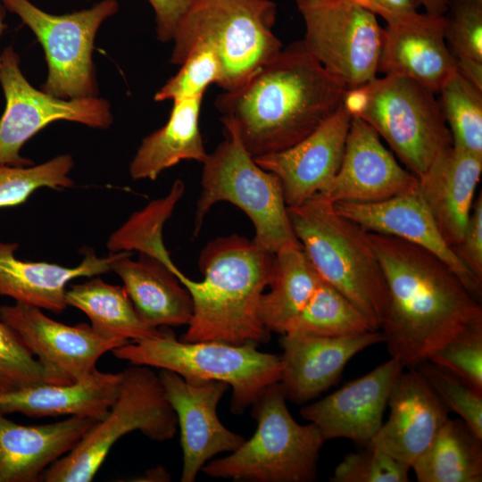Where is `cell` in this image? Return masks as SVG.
Wrapping results in <instances>:
<instances>
[{
  "instance_id": "cell-23",
  "label": "cell",
  "mask_w": 482,
  "mask_h": 482,
  "mask_svg": "<svg viewBox=\"0 0 482 482\" xmlns=\"http://www.w3.org/2000/svg\"><path fill=\"white\" fill-rule=\"evenodd\" d=\"M482 173V156L453 145L418 177L417 191L450 247L461 241Z\"/></svg>"
},
{
  "instance_id": "cell-13",
  "label": "cell",
  "mask_w": 482,
  "mask_h": 482,
  "mask_svg": "<svg viewBox=\"0 0 482 482\" xmlns=\"http://www.w3.org/2000/svg\"><path fill=\"white\" fill-rule=\"evenodd\" d=\"M0 85L5 98L0 118V165H31L29 159L21 155V149L53 121L64 120L96 129H106L112 122L105 99H62L35 88L23 75L19 54L10 46L2 51Z\"/></svg>"
},
{
  "instance_id": "cell-1",
  "label": "cell",
  "mask_w": 482,
  "mask_h": 482,
  "mask_svg": "<svg viewBox=\"0 0 482 482\" xmlns=\"http://www.w3.org/2000/svg\"><path fill=\"white\" fill-rule=\"evenodd\" d=\"M370 233L388 291L379 329L391 357L405 368L482 322V307L435 254L400 238Z\"/></svg>"
},
{
  "instance_id": "cell-41",
  "label": "cell",
  "mask_w": 482,
  "mask_h": 482,
  "mask_svg": "<svg viewBox=\"0 0 482 482\" xmlns=\"http://www.w3.org/2000/svg\"><path fill=\"white\" fill-rule=\"evenodd\" d=\"M346 454L336 467L331 482H408L411 467L370 445Z\"/></svg>"
},
{
  "instance_id": "cell-10",
  "label": "cell",
  "mask_w": 482,
  "mask_h": 482,
  "mask_svg": "<svg viewBox=\"0 0 482 482\" xmlns=\"http://www.w3.org/2000/svg\"><path fill=\"white\" fill-rule=\"evenodd\" d=\"M121 374L119 396L106 416L96 421L69 453L49 466L40 481H91L112 445L131 431L138 430L156 442L174 437L178 419L159 375L151 367L135 364Z\"/></svg>"
},
{
  "instance_id": "cell-45",
  "label": "cell",
  "mask_w": 482,
  "mask_h": 482,
  "mask_svg": "<svg viewBox=\"0 0 482 482\" xmlns=\"http://www.w3.org/2000/svg\"><path fill=\"white\" fill-rule=\"evenodd\" d=\"M456 69L469 82L482 89V62L456 59Z\"/></svg>"
},
{
  "instance_id": "cell-7",
  "label": "cell",
  "mask_w": 482,
  "mask_h": 482,
  "mask_svg": "<svg viewBox=\"0 0 482 482\" xmlns=\"http://www.w3.org/2000/svg\"><path fill=\"white\" fill-rule=\"evenodd\" d=\"M436 93L403 77L377 76L347 89L344 105L369 124L417 178L452 145Z\"/></svg>"
},
{
  "instance_id": "cell-26",
  "label": "cell",
  "mask_w": 482,
  "mask_h": 482,
  "mask_svg": "<svg viewBox=\"0 0 482 482\" xmlns=\"http://www.w3.org/2000/svg\"><path fill=\"white\" fill-rule=\"evenodd\" d=\"M121 372L94 370L85 378L68 384H37L0 395L4 414L18 412L29 417L69 416L104 419L116 402Z\"/></svg>"
},
{
  "instance_id": "cell-46",
  "label": "cell",
  "mask_w": 482,
  "mask_h": 482,
  "mask_svg": "<svg viewBox=\"0 0 482 482\" xmlns=\"http://www.w3.org/2000/svg\"><path fill=\"white\" fill-rule=\"evenodd\" d=\"M451 0H420V5L426 12L435 15H443L450 4Z\"/></svg>"
},
{
  "instance_id": "cell-33",
  "label": "cell",
  "mask_w": 482,
  "mask_h": 482,
  "mask_svg": "<svg viewBox=\"0 0 482 482\" xmlns=\"http://www.w3.org/2000/svg\"><path fill=\"white\" fill-rule=\"evenodd\" d=\"M372 330L376 329L359 309L322 281L285 334L345 337Z\"/></svg>"
},
{
  "instance_id": "cell-37",
  "label": "cell",
  "mask_w": 482,
  "mask_h": 482,
  "mask_svg": "<svg viewBox=\"0 0 482 482\" xmlns=\"http://www.w3.org/2000/svg\"><path fill=\"white\" fill-rule=\"evenodd\" d=\"M172 76L154 95L157 102L204 97L212 84L220 87L222 66L216 53L207 46H195Z\"/></svg>"
},
{
  "instance_id": "cell-42",
  "label": "cell",
  "mask_w": 482,
  "mask_h": 482,
  "mask_svg": "<svg viewBox=\"0 0 482 482\" xmlns=\"http://www.w3.org/2000/svg\"><path fill=\"white\" fill-rule=\"evenodd\" d=\"M453 250L468 269L482 280V194L474 200L462 237Z\"/></svg>"
},
{
  "instance_id": "cell-43",
  "label": "cell",
  "mask_w": 482,
  "mask_h": 482,
  "mask_svg": "<svg viewBox=\"0 0 482 482\" xmlns=\"http://www.w3.org/2000/svg\"><path fill=\"white\" fill-rule=\"evenodd\" d=\"M200 0H148L154 9L157 38L172 41L179 27Z\"/></svg>"
},
{
  "instance_id": "cell-40",
  "label": "cell",
  "mask_w": 482,
  "mask_h": 482,
  "mask_svg": "<svg viewBox=\"0 0 482 482\" xmlns=\"http://www.w3.org/2000/svg\"><path fill=\"white\" fill-rule=\"evenodd\" d=\"M428 361L482 392V322L454 337L436 350Z\"/></svg>"
},
{
  "instance_id": "cell-14",
  "label": "cell",
  "mask_w": 482,
  "mask_h": 482,
  "mask_svg": "<svg viewBox=\"0 0 482 482\" xmlns=\"http://www.w3.org/2000/svg\"><path fill=\"white\" fill-rule=\"evenodd\" d=\"M158 375L180 429V480L194 482L209 460L236 451L245 440L227 428L217 415V405L229 386L218 380H186L168 370H161Z\"/></svg>"
},
{
  "instance_id": "cell-16",
  "label": "cell",
  "mask_w": 482,
  "mask_h": 482,
  "mask_svg": "<svg viewBox=\"0 0 482 482\" xmlns=\"http://www.w3.org/2000/svg\"><path fill=\"white\" fill-rule=\"evenodd\" d=\"M417 186L418 178L398 162L378 134L352 116L341 165L322 195L333 204H371L411 192Z\"/></svg>"
},
{
  "instance_id": "cell-18",
  "label": "cell",
  "mask_w": 482,
  "mask_h": 482,
  "mask_svg": "<svg viewBox=\"0 0 482 482\" xmlns=\"http://www.w3.org/2000/svg\"><path fill=\"white\" fill-rule=\"evenodd\" d=\"M403 369L391 357L323 399L303 406L300 414L318 427L325 441L347 438L367 446L383 424L391 388Z\"/></svg>"
},
{
  "instance_id": "cell-2",
  "label": "cell",
  "mask_w": 482,
  "mask_h": 482,
  "mask_svg": "<svg viewBox=\"0 0 482 482\" xmlns=\"http://www.w3.org/2000/svg\"><path fill=\"white\" fill-rule=\"evenodd\" d=\"M346 90L300 40L238 87L223 91L215 106L224 129L255 158L301 141L337 110Z\"/></svg>"
},
{
  "instance_id": "cell-25",
  "label": "cell",
  "mask_w": 482,
  "mask_h": 482,
  "mask_svg": "<svg viewBox=\"0 0 482 482\" xmlns=\"http://www.w3.org/2000/svg\"><path fill=\"white\" fill-rule=\"evenodd\" d=\"M96 422L87 418L21 425L0 411V482H37Z\"/></svg>"
},
{
  "instance_id": "cell-22",
  "label": "cell",
  "mask_w": 482,
  "mask_h": 482,
  "mask_svg": "<svg viewBox=\"0 0 482 482\" xmlns=\"http://www.w3.org/2000/svg\"><path fill=\"white\" fill-rule=\"evenodd\" d=\"M334 208L368 232L395 237L435 254L458 276L470 294L481 301L482 280L444 240L417 189L378 203H338L334 204Z\"/></svg>"
},
{
  "instance_id": "cell-20",
  "label": "cell",
  "mask_w": 482,
  "mask_h": 482,
  "mask_svg": "<svg viewBox=\"0 0 482 482\" xmlns=\"http://www.w3.org/2000/svg\"><path fill=\"white\" fill-rule=\"evenodd\" d=\"M387 405L389 417L368 445L411 467L447 421L450 410L416 368L398 375Z\"/></svg>"
},
{
  "instance_id": "cell-6",
  "label": "cell",
  "mask_w": 482,
  "mask_h": 482,
  "mask_svg": "<svg viewBox=\"0 0 482 482\" xmlns=\"http://www.w3.org/2000/svg\"><path fill=\"white\" fill-rule=\"evenodd\" d=\"M251 407L257 423L253 436L201 470L211 478L236 481H315L325 440L315 424L300 425L292 417L279 382L267 386Z\"/></svg>"
},
{
  "instance_id": "cell-38",
  "label": "cell",
  "mask_w": 482,
  "mask_h": 482,
  "mask_svg": "<svg viewBox=\"0 0 482 482\" xmlns=\"http://www.w3.org/2000/svg\"><path fill=\"white\" fill-rule=\"evenodd\" d=\"M450 411L460 415L482 437V392L449 370L424 361L415 366Z\"/></svg>"
},
{
  "instance_id": "cell-44",
  "label": "cell",
  "mask_w": 482,
  "mask_h": 482,
  "mask_svg": "<svg viewBox=\"0 0 482 482\" xmlns=\"http://www.w3.org/2000/svg\"><path fill=\"white\" fill-rule=\"evenodd\" d=\"M379 16L386 22L416 12L420 0H347Z\"/></svg>"
},
{
  "instance_id": "cell-11",
  "label": "cell",
  "mask_w": 482,
  "mask_h": 482,
  "mask_svg": "<svg viewBox=\"0 0 482 482\" xmlns=\"http://www.w3.org/2000/svg\"><path fill=\"white\" fill-rule=\"evenodd\" d=\"M0 2L30 29L45 51L48 75L43 91L62 99L96 96L94 41L101 24L118 12V0H101L63 15L47 13L29 0Z\"/></svg>"
},
{
  "instance_id": "cell-4",
  "label": "cell",
  "mask_w": 482,
  "mask_h": 482,
  "mask_svg": "<svg viewBox=\"0 0 482 482\" xmlns=\"http://www.w3.org/2000/svg\"><path fill=\"white\" fill-rule=\"evenodd\" d=\"M287 212L302 249L321 279L345 295L378 330L388 291L370 233L337 213L334 204L320 193L287 207Z\"/></svg>"
},
{
  "instance_id": "cell-3",
  "label": "cell",
  "mask_w": 482,
  "mask_h": 482,
  "mask_svg": "<svg viewBox=\"0 0 482 482\" xmlns=\"http://www.w3.org/2000/svg\"><path fill=\"white\" fill-rule=\"evenodd\" d=\"M273 257L237 234L207 243L198 259L203 280H192L179 270L175 273L193 300V314L179 340L268 342L270 332L261 320L259 306Z\"/></svg>"
},
{
  "instance_id": "cell-8",
  "label": "cell",
  "mask_w": 482,
  "mask_h": 482,
  "mask_svg": "<svg viewBox=\"0 0 482 482\" xmlns=\"http://www.w3.org/2000/svg\"><path fill=\"white\" fill-rule=\"evenodd\" d=\"M113 355L129 364L173 371L186 380H218L232 387L230 410L241 415L271 384L280 381V357L258 350V344L183 342L166 328L162 337L128 342Z\"/></svg>"
},
{
  "instance_id": "cell-34",
  "label": "cell",
  "mask_w": 482,
  "mask_h": 482,
  "mask_svg": "<svg viewBox=\"0 0 482 482\" xmlns=\"http://www.w3.org/2000/svg\"><path fill=\"white\" fill-rule=\"evenodd\" d=\"M452 145L482 156V89L456 70L438 91Z\"/></svg>"
},
{
  "instance_id": "cell-36",
  "label": "cell",
  "mask_w": 482,
  "mask_h": 482,
  "mask_svg": "<svg viewBox=\"0 0 482 482\" xmlns=\"http://www.w3.org/2000/svg\"><path fill=\"white\" fill-rule=\"evenodd\" d=\"M68 383L71 381L44 365L20 336L0 320V395L37 384Z\"/></svg>"
},
{
  "instance_id": "cell-15",
  "label": "cell",
  "mask_w": 482,
  "mask_h": 482,
  "mask_svg": "<svg viewBox=\"0 0 482 482\" xmlns=\"http://www.w3.org/2000/svg\"><path fill=\"white\" fill-rule=\"evenodd\" d=\"M0 320L20 336L37 360L71 382L96 370L102 355L129 342L104 336L88 324H63L39 308L17 302L0 306Z\"/></svg>"
},
{
  "instance_id": "cell-39",
  "label": "cell",
  "mask_w": 482,
  "mask_h": 482,
  "mask_svg": "<svg viewBox=\"0 0 482 482\" xmlns=\"http://www.w3.org/2000/svg\"><path fill=\"white\" fill-rule=\"evenodd\" d=\"M443 16L454 58L482 62V0H451Z\"/></svg>"
},
{
  "instance_id": "cell-5",
  "label": "cell",
  "mask_w": 482,
  "mask_h": 482,
  "mask_svg": "<svg viewBox=\"0 0 482 482\" xmlns=\"http://www.w3.org/2000/svg\"><path fill=\"white\" fill-rule=\"evenodd\" d=\"M276 15L271 0H200L173 37L170 62L180 65L195 46H207L222 66L220 87L234 90L282 50Z\"/></svg>"
},
{
  "instance_id": "cell-9",
  "label": "cell",
  "mask_w": 482,
  "mask_h": 482,
  "mask_svg": "<svg viewBox=\"0 0 482 482\" xmlns=\"http://www.w3.org/2000/svg\"><path fill=\"white\" fill-rule=\"evenodd\" d=\"M224 130L225 139L203 162L195 235L212 207L228 202L252 221L253 241L262 249L275 253L286 245L298 244L278 178L255 162L233 131Z\"/></svg>"
},
{
  "instance_id": "cell-17",
  "label": "cell",
  "mask_w": 482,
  "mask_h": 482,
  "mask_svg": "<svg viewBox=\"0 0 482 482\" xmlns=\"http://www.w3.org/2000/svg\"><path fill=\"white\" fill-rule=\"evenodd\" d=\"M351 120L352 114L343 103L298 143L254 158L278 178L287 207L299 205L328 187L341 165Z\"/></svg>"
},
{
  "instance_id": "cell-24",
  "label": "cell",
  "mask_w": 482,
  "mask_h": 482,
  "mask_svg": "<svg viewBox=\"0 0 482 482\" xmlns=\"http://www.w3.org/2000/svg\"><path fill=\"white\" fill-rule=\"evenodd\" d=\"M18 246L15 242H0V295L56 313L68 307L65 295L70 281L112 270V264L124 253L111 252L105 257H98L88 250L79 264L64 267L45 262L21 261L15 256Z\"/></svg>"
},
{
  "instance_id": "cell-21",
  "label": "cell",
  "mask_w": 482,
  "mask_h": 482,
  "mask_svg": "<svg viewBox=\"0 0 482 482\" xmlns=\"http://www.w3.org/2000/svg\"><path fill=\"white\" fill-rule=\"evenodd\" d=\"M383 342L380 329L345 337L282 335L279 384L287 400L303 404L314 399L337 382L356 353Z\"/></svg>"
},
{
  "instance_id": "cell-19",
  "label": "cell",
  "mask_w": 482,
  "mask_h": 482,
  "mask_svg": "<svg viewBox=\"0 0 482 482\" xmlns=\"http://www.w3.org/2000/svg\"><path fill=\"white\" fill-rule=\"evenodd\" d=\"M456 70L443 15L416 11L386 22L378 73L408 78L438 93Z\"/></svg>"
},
{
  "instance_id": "cell-35",
  "label": "cell",
  "mask_w": 482,
  "mask_h": 482,
  "mask_svg": "<svg viewBox=\"0 0 482 482\" xmlns=\"http://www.w3.org/2000/svg\"><path fill=\"white\" fill-rule=\"evenodd\" d=\"M74 162L70 154L58 155L34 166L0 165V208L27 201L37 188L65 189L74 185L70 172Z\"/></svg>"
},
{
  "instance_id": "cell-27",
  "label": "cell",
  "mask_w": 482,
  "mask_h": 482,
  "mask_svg": "<svg viewBox=\"0 0 482 482\" xmlns=\"http://www.w3.org/2000/svg\"><path fill=\"white\" fill-rule=\"evenodd\" d=\"M124 251L112 270L123 287L143 320L154 328L187 325L193 314V300L187 288L176 276L179 269L157 258Z\"/></svg>"
},
{
  "instance_id": "cell-28",
  "label": "cell",
  "mask_w": 482,
  "mask_h": 482,
  "mask_svg": "<svg viewBox=\"0 0 482 482\" xmlns=\"http://www.w3.org/2000/svg\"><path fill=\"white\" fill-rule=\"evenodd\" d=\"M202 100L197 97L173 102L168 121L146 136L134 155L129 164L133 179L154 180L181 161H205L208 153L200 129Z\"/></svg>"
},
{
  "instance_id": "cell-31",
  "label": "cell",
  "mask_w": 482,
  "mask_h": 482,
  "mask_svg": "<svg viewBox=\"0 0 482 482\" xmlns=\"http://www.w3.org/2000/svg\"><path fill=\"white\" fill-rule=\"evenodd\" d=\"M411 469L419 482H481L482 437L462 419H448Z\"/></svg>"
},
{
  "instance_id": "cell-47",
  "label": "cell",
  "mask_w": 482,
  "mask_h": 482,
  "mask_svg": "<svg viewBox=\"0 0 482 482\" xmlns=\"http://www.w3.org/2000/svg\"><path fill=\"white\" fill-rule=\"evenodd\" d=\"M6 12L7 10L4 6V4L0 2V37L4 32L5 29L7 28V24L5 22ZM1 55H2V52L0 50V63H1Z\"/></svg>"
},
{
  "instance_id": "cell-12",
  "label": "cell",
  "mask_w": 482,
  "mask_h": 482,
  "mask_svg": "<svg viewBox=\"0 0 482 482\" xmlns=\"http://www.w3.org/2000/svg\"><path fill=\"white\" fill-rule=\"evenodd\" d=\"M307 52L347 89L378 74L383 30L371 12L347 0H295Z\"/></svg>"
},
{
  "instance_id": "cell-32",
  "label": "cell",
  "mask_w": 482,
  "mask_h": 482,
  "mask_svg": "<svg viewBox=\"0 0 482 482\" xmlns=\"http://www.w3.org/2000/svg\"><path fill=\"white\" fill-rule=\"evenodd\" d=\"M184 193V182L176 179L165 196L152 201L145 208L133 213L110 236L106 244L110 252L136 250L173 266L174 263L163 245L162 229Z\"/></svg>"
},
{
  "instance_id": "cell-30",
  "label": "cell",
  "mask_w": 482,
  "mask_h": 482,
  "mask_svg": "<svg viewBox=\"0 0 482 482\" xmlns=\"http://www.w3.org/2000/svg\"><path fill=\"white\" fill-rule=\"evenodd\" d=\"M67 306L84 312L91 327L108 337L139 341L162 337L167 327L154 328L137 312L123 286L112 285L98 276L66 290Z\"/></svg>"
},
{
  "instance_id": "cell-29",
  "label": "cell",
  "mask_w": 482,
  "mask_h": 482,
  "mask_svg": "<svg viewBox=\"0 0 482 482\" xmlns=\"http://www.w3.org/2000/svg\"><path fill=\"white\" fill-rule=\"evenodd\" d=\"M322 281L299 243L276 252L270 291L262 294L259 306L265 328L284 335Z\"/></svg>"
}]
</instances>
